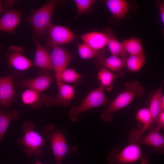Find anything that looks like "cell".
I'll return each mask as SVG.
<instances>
[{
    "instance_id": "6da1fadb",
    "label": "cell",
    "mask_w": 164,
    "mask_h": 164,
    "mask_svg": "<svg viewBox=\"0 0 164 164\" xmlns=\"http://www.w3.org/2000/svg\"><path fill=\"white\" fill-rule=\"evenodd\" d=\"M125 88L111 101L101 115L102 120L109 122L114 118L113 113L129 104L137 97L143 96L145 90L141 83L137 80L126 81Z\"/></svg>"
},
{
    "instance_id": "7a4b0ae2",
    "label": "cell",
    "mask_w": 164,
    "mask_h": 164,
    "mask_svg": "<svg viewBox=\"0 0 164 164\" xmlns=\"http://www.w3.org/2000/svg\"><path fill=\"white\" fill-rule=\"evenodd\" d=\"M42 134L46 136L50 142L55 159V164H63V159L67 154L75 153L78 151L76 146L68 144L63 130L57 128L54 124L43 127Z\"/></svg>"
},
{
    "instance_id": "3957f363",
    "label": "cell",
    "mask_w": 164,
    "mask_h": 164,
    "mask_svg": "<svg viewBox=\"0 0 164 164\" xmlns=\"http://www.w3.org/2000/svg\"><path fill=\"white\" fill-rule=\"evenodd\" d=\"M35 124L32 122H23L21 128L24 135L21 138L16 140L18 144L24 146L23 151L29 157L33 154L41 155L43 152L42 149L45 145V140L35 130Z\"/></svg>"
},
{
    "instance_id": "277c9868",
    "label": "cell",
    "mask_w": 164,
    "mask_h": 164,
    "mask_svg": "<svg viewBox=\"0 0 164 164\" xmlns=\"http://www.w3.org/2000/svg\"><path fill=\"white\" fill-rule=\"evenodd\" d=\"M111 101L107 98L104 89L100 87L91 91L78 105H73L69 112L71 121L76 122L82 113L89 109L104 105H108Z\"/></svg>"
},
{
    "instance_id": "5b68a950",
    "label": "cell",
    "mask_w": 164,
    "mask_h": 164,
    "mask_svg": "<svg viewBox=\"0 0 164 164\" xmlns=\"http://www.w3.org/2000/svg\"><path fill=\"white\" fill-rule=\"evenodd\" d=\"M56 0L47 2L27 19L31 24L33 32L37 37L43 36L47 30L53 11L58 4Z\"/></svg>"
},
{
    "instance_id": "8992f818",
    "label": "cell",
    "mask_w": 164,
    "mask_h": 164,
    "mask_svg": "<svg viewBox=\"0 0 164 164\" xmlns=\"http://www.w3.org/2000/svg\"><path fill=\"white\" fill-rule=\"evenodd\" d=\"M142 155L139 145L133 143L122 149L118 147L112 149L107 160L108 164H134Z\"/></svg>"
},
{
    "instance_id": "52a82bcc",
    "label": "cell",
    "mask_w": 164,
    "mask_h": 164,
    "mask_svg": "<svg viewBox=\"0 0 164 164\" xmlns=\"http://www.w3.org/2000/svg\"><path fill=\"white\" fill-rule=\"evenodd\" d=\"M58 92L55 97L50 96L46 102L47 106L52 108L56 106L68 107L70 104L72 100L75 96L74 87L70 85L56 80Z\"/></svg>"
},
{
    "instance_id": "ba28073f",
    "label": "cell",
    "mask_w": 164,
    "mask_h": 164,
    "mask_svg": "<svg viewBox=\"0 0 164 164\" xmlns=\"http://www.w3.org/2000/svg\"><path fill=\"white\" fill-rule=\"evenodd\" d=\"M126 60L125 57L120 58L112 55L106 57L103 53L96 57L94 63L98 69L106 68L115 73L119 77L124 74V70L126 67Z\"/></svg>"
},
{
    "instance_id": "9c48e42d",
    "label": "cell",
    "mask_w": 164,
    "mask_h": 164,
    "mask_svg": "<svg viewBox=\"0 0 164 164\" xmlns=\"http://www.w3.org/2000/svg\"><path fill=\"white\" fill-rule=\"evenodd\" d=\"M47 31L48 41L51 45H58L73 41L76 38L73 32L66 26L50 23Z\"/></svg>"
},
{
    "instance_id": "30bf717a",
    "label": "cell",
    "mask_w": 164,
    "mask_h": 164,
    "mask_svg": "<svg viewBox=\"0 0 164 164\" xmlns=\"http://www.w3.org/2000/svg\"><path fill=\"white\" fill-rule=\"evenodd\" d=\"M52 51L50 54L53 70L55 74L67 68L72 59L73 55L58 45H52Z\"/></svg>"
},
{
    "instance_id": "8fae6325",
    "label": "cell",
    "mask_w": 164,
    "mask_h": 164,
    "mask_svg": "<svg viewBox=\"0 0 164 164\" xmlns=\"http://www.w3.org/2000/svg\"><path fill=\"white\" fill-rule=\"evenodd\" d=\"M14 79L12 74L0 77V107H7L12 102L15 95Z\"/></svg>"
},
{
    "instance_id": "7c38bea8",
    "label": "cell",
    "mask_w": 164,
    "mask_h": 164,
    "mask_svg": "<svg viewBox=\"0 0 164 164\" xmlns=\"http://www.w3.org/2000/svg\"><path fill=\"white\" fill-rule=\"evenodd\" d=\"M9 50L7 57L9 63L12 67L23 71L28 69L33 65L29 59L23 55L22 48L13 46L9 47Z\"/></svg>"
},
{
    "instance_id": "4fadbf2b",
    "label": "cell",
    "mask_w": 164,
    "mask_h": 164,
    "mask_svg": "<svg viewBox=\"0 0 164 164\" xmlns=\"http://www.w3.org/2000/svg\"><path fill=\"white\" fill-rule=\"evenodd\" d=\"M160 130L157 127L152 128L147 134L140 138L137 144L151 146L154 148L155 153L163 154L164 137L159 132Z\"/></svg>"
},
{
    "instance_id": "5bb4252c",
    "label": "cell",
    "mask_w": 164,
    "mask_h": 164,
    "mask_svg": "<svg viewBox=\"0 0 164 164\" xmlns=\"http://www.w3.org/2000/svg\"><path fill=\"white\" fill-rule=\"evenodd\" d=\"M53 77L49 71H45L39 76L22 81L19 87L34 90L39 92L46 90L53 81Z\"/></svg>"
},
{
    "instance_id": "9a60e30c",
    "label": "cell",
    "mask_w": 164,
    "mask_h": 164,
    "mask_svg": "<svg viewBox=\"0 0 164 164\" xmlns=\"http://www.w3.org/2000/svg\"><path fill=\"white\" fill-rule=\"evenodd\" d=\"M80 38L84 43L96 50L101 51L107 45L108 38L105 33L91 32L83 35Z\"/></svg>"
},
{
    "instance_id": "2e32d148",
    "label": "cell",
    "mask_w": 164,
    "mask_h": 164,
    "mask_svg": "<svg viewBox=\"0 0 164 164\" xmlns=\"http://www.w3.org/2000/svg\"><path fill=\"white\" fill-rule=\"evenodd\" d=\"M48 96L34 90L28 89L21 95V98L25 104L29 105L33 108L42 107L47 100Z\"/></svg>"
},
{
    "instance_id": "e0dca14e",
    "label": "cell",
    "mask_w": 164,
    "mask_h": 164,
    "mask_svg": "<svg viewBox=\"0 0 164 164\" xmlns=\"http://www.w3.org/2000/svg\"><path fill=\"white\" fill-rule=\"evenodd\" d=\"M21 14L15 10H7L0 19V31H13L20 23Z\"/></svg>"
},
{
    "instance_id": "ac0fdd59",
    "label": "cell",
    "mask_w": 164,
    "mask_h": 164,
    "mask_svg": "<svg viewBox=\"0 0 164 164\" xmlns=\"http://www.w3.org/2000/svg\"><path fill=\"white\" fill-rule=\"evenodd\" d=\"M36 43L34 65L45 71L53 70L50 54L38 40Z\"/></svg>"
},
{
    "instance_id": "d6986e66",
    "label": "cell",
    "mask_w": 164,
    "mask_h": 164,
    "mask_svg": "<svg viewBox=\"0 0 164 164\" xmlns=\"http://www.w3.org/2000/svg\"><path fill=\"white\" fill-rule=\"evenodd\" d=\"M104 2L112 15L118 19L126 16L130 8L129 2L126 0H106Z\"/></svg>"
},
{
    "instance_id": "ffe728a7",
    "label": "cell",
    "mask_w": 164,
    "mask_h": 164,
    "mask_svg": "<svg viewBox=\"0 0 164 164\" xmlns=\"http://www.w3.org/2000/svg\"><path fill=\"white\" fill-rule=\"evenodd\" d=\"M105 34L107 35L108 40L107 45L111 55L122 58H125L126 53L124 49L122 42L119 41L114 34L109 28L107 29Z\"/></svg>"
},
{
    "instance_id": "44dd1931",
    "label": "cell",
    "mask_w": 164,
    "mask_h": 164,
    "mask_svg": "<svg viewBox=\"0 0 164 164\" xmlns=\"http://www.w3.org/2000/svg\"><path fill=\"white\" fill-rule=\"evenodd\" d=\"M118 76L114 72L105 68L99 70L97 78L100 83V86L107 91H111L113 88V82Z\"/></svg>"
},
{
    "instance_id": "7402d4cb",
    "label": "cell",
    "mask_w": 164,
    "mask_h": 164,
    "mask_svg": "<svg viewBox=\"0 0 164 164\" xmlns=\"http://www.w3.org/2000/svg\"><path fill=\"white\" fill-rule=\"evenodd\" d=\"M20 115L17 110L9 112L0 109V144L12 120L18 119Z\"/></svg>"
},
{
    "instance_id": "603a6c76",
    "label": "cell",
    "mask_w": 164,
    "mask_h": 164,
    "mask_svg": "<svg viewBox=\"0 0 164 164\" xmlns=\"http://www.w3.org/2000/svg\"><path fill=\"white\" fill-rule=\"evenodd\" d=\"M163 83L154 93L151 98L149 108L150 111L152 120V126L155 124L156 119L161 110V99L162 94Z\"/></svg>"
},
{
    "instance_id": "cb8c5ba5",
    "label": "cell",
    "mask_w": 164,
    "mask_h": 164,
    "mask_svg": "<svg viewBox=\"0 0 164 164\" xmlns=\"http://www.w3.org/2000/svg\"><path fill=\"white\" fill-rule=\"evenodd\" d=\"M126 53L132 55L144 53L142 42L138 38L133 37L122 42Z\"/></svg>"
},
{
    "instance_id": "d4e9b609",
    "label": "cell",
    "mask_w": 164,
    "mask_h": 164,
    "mask_svg": "<svg viewBox=\"0 0 164 164\" xmlns=\"http://www.w3.org/2000/svg\"><path fill=\"white\" fill-rule=\"evenodd\" d=\"M55 77L63 83H75L79 81L82 76L73 69L66 68L55 74Z\"/></svg>"
},
{
    "instance_id": "484cf974",
    "label": "cell",
    "mask_w": 164,
    "mask_h": 164,
    "mask_svg": "<svg viewBox=\"0 0 164 164\" xmlns=\"http://www.w3.org/2000/svg\"><path fill=\"white\" fill-rule=\"evenodd\" d=\"M145 60L144 53L129 55L126 59V66L130 71L137 72L141 69Z\"/></svg>"
},
{
    "instance_id": "4316f807",
    "label": "cell",
    "mask_w": 164,
    "mask_h": 164,
    "mask_svg": "<svg viewBox=\"0 0 164 164\" xmlns=\"http://www.w3.org/2000/svg\"><path fill=\"white\" fill-rule=\"evenodd\" d=\"M74 2L77 9L76 19L84 14H90L93 9V6L96 2L95 0H74Z\"/></svg>"
},
{
    "instance_id": "83f0119b",
    "label": "cell",
    "mask_w": 164,
    "mask_h": 164,
    "mask_svg": "<svg viewBox=\"0 0 164 164\" xmlns=\"http://www.w3.org/2000/svg\"><path fill=\"white\" fill-rule=\"evenodd\" d=\"M77 47L79 55L83 59L92 58L104 53L101 51L94 49L84 43L78 44Z\"/></svg>"
},
{
    "instance_id": "f1b7e54d",
    "label": "cell",
    "mask_w": 164,
    "mask_h": 164,
    "mask_svg": "<svg viewBox=\"0 0 164 164\" xmlns=\"http://www.w3.org/2000/svg\"><path fill=\"white\" fill-rule=\"evenodd\" d=\"M155 124H157L156 126L160 129L164 128V111H161L157 117Z\"/></svg>"
},
{
    "instance_id": "f546056e",
    "label": "cell",
    "mask_w": 164,
    "mask_h": 164,
    "mask_svg": "<svg viewBox=\"0 0 164 164\" xmlns=\"http://www.w3.org/2000/svg\"><path fill=\"white\" fill-rule=\"evenodd\" d=\"M157 6L159 11L161 22L162 25H164V1H158L156 2Z\"/></svg>"
},
{
    "instance_id": "4dcf8cb0",
    "label": "cell",
    "mask_w": 164,
    "mask_h": 164,
    "mask_svg": "<svg viewBox=\"0 0 164 164\" xmlns=\"http://www.w3.org/2000/svg\"><path fill=\"white\" fill-rule=\"evenodd\" d=\"M140 164H149L148 158L146 155H142L140 158Z\"/></svg>"
},
{
    "instance_id": "1f68e13d",
    "label": "cell",
    "mask_w": 164,
    "mask_h": 164,
    "mask_svg": "<svg viewBox=\"0 0 164 164\" xmlns=\"http://www.w3.org/2000/svg\"><path fill=\"white\" fill-rule=\"evenodd\" d=\"M161 106L162 111H164V96L162 94L161 99Z\"/></svg>"
},
{
    "instance_id": "d6a6232c",
    "label": "cell",
    "mask_w": 164,
    "mask_h": 164,
    "mask_svg": "<svg viewBox=\"0 0 164 164\" xmlns=\"http://www.w3.org/2000/svg\"><path fill=\"white\" fill-rule=\"evenodd\" d=\"M34 164H43L41 162V161L39 160H38Z\"/></svg>"
},
{
    "instance_id": "836d02e7",
    "label": "cell",
    "mask_w": 164,
    "mask_h": 164,
    "mask_svg": "<svg viewBox=\"0 0 164 164\" xmlns=\"http://www.w3.org/2000/svg\"><path fill=\"white\" fill-rule=\"evenodd\" d=\"M2 11V5L1 2H0V13Z\"/></svg>"
},
{
    "instance_id": "e575fe53",
    "label": "cell",
    "mask_w": 164,
    "mask_h": 164,
    "mask_svg": "<svg viewBox=\"0 0 164 164\" xmlns=\"http://www.w3.org/2000/svg\"><path fill=\"white\" fill-rule=\"evenodd\" d=\"M1 49V48H0V50Z\"/></svg>"
}]
</instances>
